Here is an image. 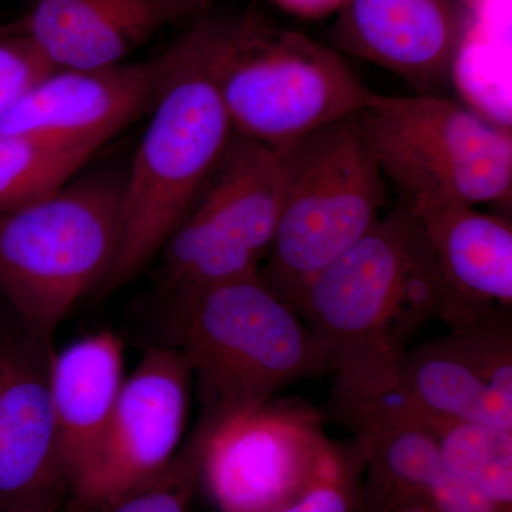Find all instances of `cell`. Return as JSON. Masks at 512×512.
<instances>
[{"instance_id":"6da1fadb","label":"cell","mask_w":512,"mask_h":512,"mask_svg":"<svg viewBox=\"0 0 512 512\" xmlns=\"http://www.w3.org/2000/svg\"><path fill=\"white\" fill-rule=\"evenodd\" d=\"M296 311L328 357L335 400L392 386L404 340L434 316L453 328L458 320L406 197L309 282Z\"/></svg>"},{"instance_id":"7a4b0ae2","label":"cell","mask_w":512,"mask_h":512,"mask_svg":"<svg viewBox=\"0 0 512 512\" xmlns=\"http://www.w3.org/2000/svg\"><path fill=\"white\" fill-rule=\"evenodd\" d=\"M217 47V15L207 12L168 49L170 70L124 180L119 251L104 288L128 284L160 255L234 138Z\"/></svg>"},{"instance_id":"3957f363","label":"cell","mask_w":512,"mask_h":512,"mask_svg":"<svg viewBox=\"0 0 512 512\" xmlns=\"http://www.w3.org/2000/svg\"><path fill=\"white\" fill-rule=\"evenodd\" d=\"M174 296L177 349L190 366L198 423L210 429L332 372L301 315L261 274Z\"/></svg>"},{"instance_id":"277c9868","label":"cell","mask_w":512,"mask_h":512,"mask_svg":"<svg viewBox=\"0 0 512 512\" xmlns=\"http://www.w3.org/2000/svg\"><path fill=\"white\" fill-rule=\"evenodd\" d=\"M218 83L234 133L279 151L375 100L338 50L255 12L217 15Z\"/></svg>"},{"instance_id":"5b68a950","label":"cell","mask_w":512,"mask_h":512,"mask_svg":"<svg viewBox=\"0 0 512 512\" xmlns=\"http://www.w3.org/2000/svg\"><path fill=\"white\" fill-rule=\"evenodd\" d=\"M281 204L261 276L292 308L309 282L379 220L386 190L359 114L275 151Z\"/></svg>"},{"instance_id":"8992f818","label":"cell","mask_w":512,"mask_h":512,"mask_svg":"<svg viewBox=\"0 0 512 512\" xmlns=\"http://www.w3.org/2000/svg\"><path fill=\"white\" fill-rule=\"evenodd\" d=\"M123 192L124 181L99 175L0 214V293L43 342L109 275Z\"/></svg>"},{"instance_id":"52a82bcc","label":"cell","mask_w":512,"mask_h":512,"mask_svg":"<svg viewBox=\"0 0 512 512\" xmlns=\"http://www.w3.org/2000/svg\"><path fill=\"white\" fill-rule=\"evenodd\" d=\"M359 123L380 171L407 197L510 200L511 131L484 114L433 94H376Z\"/></svg>"},{"instance_id":"ba28073f","label":"cell","mask_w":512,"mask_h":512,"mask_svg":"<svg viewBox=\"0 0 512 512\" xmlns=\"http://www.w3.org/2000/svg\"><path fill=\"white\" fill-rule=\"evenodd\" d=\"M279 204L278 154L234 134L200 197L161 249L170 291L181 295L261 274Z\"/></svg>"},{"instance_id":"9c48e42d","label":"cell","mask_w":512,"mask_h":512,"mask_svg":"<svg viewBox=\"0 0 512 512\" xmlns=\"http://www.w3.org/2000/svg\"><path fill=\"white\" fill-rule=\"evenodd\" d=\"M333 443L309 404L272 399L208 427L200 484L217 512H276L318 477Z\"/></svg>"},{"instance_id":"30bf717a","label":"cell","mask_w":512,"mask_h":512,"mask_svg":"<svg viewBox=\"0 0 512 512\" xmlns=\"http://www.w3.org/2000/svg\"><path fill=\"white\" fill-rule=\"evenodd\" d=\"M192 376L177 348H150L124 379L92 466L70 494L73 512H94L148 483L180 451Z\"/></svg>"},{"instance_id":"8fae6325","label":"cell","mask_w":512,"mask_h":512,"mask_svg":"<svg viewBox=\"0 0 512 512\" xmlns=\"http://www.w3.org/2000/svg\"><path fill=\"white\" fill-rule=\"evenodd\" d=\"M510 308L490 309L450 335L404 352L396 386L412 409L512 430Z\"/></svg>"},{"instance_id":"7c38bea8","label":"cell","mask_w":512,"mask_h":512,"mask_svg":"<svg viewBox=\"0 0 512 512\" xmlns=\"http://www.w3.org/2000/svg\"><path fill=\"white\" fill-rule=\"evenodd\" d=\"M170 63L167 50L144 62L55 69L0 119V133L109 141L151 110Z\"/></svg>"},{"instance_id":"4fadbf2b","label":"cell","mask_w":512,"mask_h":512,"mask_svg":"<svg viewBox=\"0 0 512 512\" xmlns=\"http://www.w3.org/2000/svg\"><path fill=\"white\" fill-rule=\"evenodd\" d=\"M50 350H12L0 366V512L55 510L70 493L47 389Z\"/></svg>"},{"instance_id":"5bb4252c","label":"cell","mask_w":512,"mask_h":512,"mask_svg":"<svg viewBox=\"0 0 512 512\" xmlns=\"http://www.w3.org/2000/svg\"><path fill=\"white\" fill-rule=\"evenodd\" d=\"M333 28L342 52L375 63L420 94L450 77L463 43L453 0H345Z\"/></svg>"},{"instance_id":"9a60e30c","label":"cell","mask_w":512,"mask_h":512,"mask_svg":"<svg viewBox=\"0 0 512 512\" xmlns=\"http://www.w3.org/2000/svg\"><path fill=\"white\" fill-rule=\"evenodd\" d=\"M214 0H32L22 29L55 69L114 66L154 33L198 19Z\"/></svg>"},{"instance_id":"2e32d148","label":"cell","mask_w":512,"mask_h":512,"mask_svg":"<svg viewBox=\"0 0 512 512\" xmlns=\"http://www.w3.org/2000/svg\"><path fill=\"white\" fill-rule=\"evenodd\" d=\"M456 305L458 326L512 303V227L466 202L407 197Z\"/></svg>"},{"instance_id":"e0dca14e","label":"cell","mask_w":512,"mask_h":512,"mask_svg":"<svg viewBox=\"0 0 512 512\" xmlns=\"http://www.w3.org/2000/svg\"><path fill=\"white\" fill-rule=\"evenodd\" d=\"M349 426L365 461V512H491L471 485L448 473L426 431L406 421Z\"/></svg>"},{"instance_id":"ac0fdd59","label":"cell","mask_w":512,"mask_h":512,"mask_svg":"<svg viewBox=\"0 0 512 512\" xmlns=\"http://www.w3.org/2000/svg\"><path fill=\"white\" fill-rule=\"evenodd\" d=\"M124 379L123 340L110 330L50 352L47 389L70 494L97 456Z\"/></svg>"},{"instance_id":"d6986e66","label":"cell","mask_w":512,"mask_h":512,"mask_svg":"<svg viewBox=\"0 0 512 512\" xmlns=\"http://www.w3.org/2000/svg\"><path fill=\"white\" fill-rule=\"evenodd\" d=\"M426 431L448 473L512 512V430L446 419L412 409L399 421Z\"/></svg>"},{"instance_id":"ffe728a7","label":"cell","mask_w":512,"mask_h":512,"mask_svg":"<svg viewBox=\"0 0 512 512\" xmlns=\"http://www.w3.org/2000/svg\"><path fill=\"white\" fill-rule=\"evenodd\" d=\"M106 140L0 133V214L59 191Z\"/></svg>"},{"instance_id":"44dd1931","label":"cell","mask_w":512,"mask_h":512,"mask_svg":"<svg viewBox=\"0 0 512 512\" xmlns=\"http://www.w3.org/2000/svg\"><path fill=\"white\" fill-rule=\"evenodd\" d=\"M208 427L195 424L191 436L163 473L114 498L94 512H191L200 485L202 451Z\"/></svg>"},{"instance_id":"7402d4cb","label":"cell","mask_w":512,"mask_h":512,"mask_svg":"<svg viewBox=\"0 0 512 512\" xmlns=\"http://www.w3.org/2000/svg\"><path fill=\"white\" fill-rule=\"evenodd\" d=\"M365 461L356 443H333L322 470L298 498L276 512H365Z\"/></svg>"},{"instance_id":"603a6c76","label":"cell","mask_w":512,"mask_h":512,"mask_svg":"<svg viewBox=\"0 0 512 512\" xmlns=\"http://www.w3.org/2000/svg\"><path fill=\"white\" fill-rule=\"evenodd\" d=\"M53 70L19 22L0 28V119Z\"/></svg>"},{"instance_id":"cb8c5ba5","label":"cell","mask_w":512,"mask_h":512,"mask_svg":"<svg viewBox=\"0 0 512 512\" xmlns=\"http://www.w3.org/2000/svg\"><path fill=\"white\" fill-rule=\"evenodd\" d=\"M272 2L292 15L318 19L338 12L345 0H272Z\"/></svg>"},{"instance_id":"d4e9b609","label":"cell","mask_w":512,"mask_h":512,"mask_svg":"<svg viewBox=\"0 0 512 512\" xmlns=\"http://www.w3.org/2000/svg\"><path fill=\"white\" fill-rule=\"evenodd\" d=\"M10 512H73L70 510L69 504L64 505L62 508H55V510H22V511H10Z\"/></svg>"},{"instance_id":"484cf974","label":"cell","mask_w":512,"mask_h":512,"mask_svg":"<svg viewBox=\"0 0 512 512\" xmlns=\"http://www.w3.org/2000/svg\"><path fill=\"white\" fill-rule=\"evenodd\" d=\"M6 353L8 352H5V350L2 352V350H0V366H2L3 360H5Z\"/></svg>"}]
</instances>
